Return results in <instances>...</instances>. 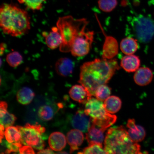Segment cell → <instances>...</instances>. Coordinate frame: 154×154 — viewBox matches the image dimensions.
I'll return each mask as SVG.
<instances>
[{
    "label": "cell",
    "instance_id": "1",
    "mask_svg": "<svg viewBox=\"0 0 154 154\" xmlns=\"http://www.w3.org/2000/svg\"><path fill=\"white\" fill-rule=\"evenodd\" d=\"M120 68L116 59H96L80 67L79 82L92 96H95L98 87L108 82Z\"/></svg>",
    "mask_w": 154,
    "mask_h": 154
},
{
    "label": "cell",
    "instance_id": "2",
    "mask_svg": "<svg viewBox=\"0 0 154 154\" xmlns=\"http://www.w3.org/2000/svg\"><path fill=\"white\" fill-rule=\"evenodd\" d=\"M0 26L5 33L17 37L30 29V17L26 11L17 6L4 4L0 8Z\"/></svg>",
    "mask_w": 154,
    "mask_h": 154
},
{
    "label": "cell",
    "instance_id": "3",
    "mask_svg": "<svg viewBox=\"0 0 154 154\" xmlns=\"http://www.w3.org/2000/svg\"><path fill=\"white\" fill-rule=\"evenodd\" d=\"M107 154H142L140 144L132 141L124 127L109 128L104 141Z\"/></svg>",
    "mask_w": 154,
    "mask_h": 154
},
{
    "label": "cell",
    "instance_id": "4",
    "mask_svg": "<svg viewBox=\"0 0 154 154\" xmlns=\"http://www.w3.org/2000/svg\"><path fill=\"white\" fill-rule=\"evenodd\" d=\"M88 24V21L85 18L75 19L70 15L60 18L57 23L62 38L60 51L63 53L70 52L75 38Z\"/></svg>",
    "mask_w": 154,
    "mask_h": 154
},
{
    "label": "cell",
    "instance_id": "5",
    "mask_svg": "<svg viewBox=\"0 0 154 154\" xmlns=\"http://www.w3.org/2000/svg\"><path fill=\"white\" fill-rule=\"evenodd\" d=\"M85 112L92 119V124L106 130L114 124L117 116L107 112L103 101L91 97L85 104Z\"/></svg>",
    "mask_w": 154,
    "mask_h": 154
},
{
    "label": "cell",
    "instance_id": "6",
    "mask_svg": "<svg viewBox=\"0 0 154 154\" xmlns=\"http://www.w3.org/2000/svg\"><path fill=\"white\" fill-rule=\"evenodd\" d=\"M128 23L134 38L141 43L149 42L154 34V24L149 17L138 15L128 18Z\"/></svg>",
    "mask_w": 154,
    "mask_h": 154
},
{
    "label": "cell",
    "instance_id": "7",
    "mask_svg": "<svg viewBox=\"0 0 154 154\" xmlns=\"http://www.w3.org/2000/svg\"><path fill=\"white\" fill-rule=\"evenodd\" d=\"M17 127L20 131L23 144L31 146L36 150L44 149L45 143L43 138L45 132L44 127L40 125H31L29 123H27L24 127L17 126Z\"/></svg>",
    "mask_w": 154,
    "mask_h": 154
},
{
    "label": "cell",
    "instance_id": "8",
    "mask_svg": "<svg viewBox=\"0 0 154 154\" xmlns=\"http://www.w3.org/2000/svg\"><path fill=\"white\" fill-rule=\"evenodd\" d=\"M86 29H83L73 42L70 52L74 57L84 56L89 53L91 49L94 32L86 31Z\"/></svg>",
    "mask_w": 154,
    "mask_h": 154
},
{
    "label": "cell",
    "instance_id": "9",
    "mask_svg": "<svg viewBox=\"0 0 154 154\" xmlns=\"http://www.w3.org/2000/svg\"><path fill=\"white\" fill-rule=\"evenodd\" d=\"M71 124L73 128L83 132H87L92 124V119L84 110L80 109L72 118Z\"/></svg>",
    "mask_w": 154,
    "mask_h": 154
},
{
    "label": "cell",
    "instance_id": "10",
    "mask_svg": "<svg viewBox=\"0 0 154 154\" xmlns=\"http://www.w3.org/2000/svg\"><path fill=\"white\" fill-rule=\"evenodd\" d=\"M105 35V40L103 44L102 57L109 60L113 59L119 52V44L116 38L111 36Z\"/></svg>",
    "mask_w": 154,
    "mask_h": 154
},
{
    "label": "cell",
    "instance_id": "11",
    "mask_svg": "<svg viewBox=\"0 0 154 154\" xmlns=\"http://www.w3.org/2000/svg\"><path fill=\"white\" fill-rule=\"evenodd\" d=\"M129 136L136 143L141 142L145 138L146 132L143 127L136 124L134 119H129L127 124Z\"/></svg>",
    "mask_w": 154,
    "mask_h": 154
},
{
    "label": "cell",
    "instance_id": "12",
    "mask_svg": "<svg viewBox=\"0 0 154 154\" xmlns=\"http://www.w3.org/2000/svg\"><path fill=\"white\" fill-rule=\"evenodd\" d=\"M43 36L45 38L46 45L51 49L60 47L62 43V38L57 26L53 27L49 33L43 32Z\"/></svg>",
    "mask_w": 154,
    "mask_h": 154
},
{
    "label": "cell",
    "instance_id": "13",
    "mask_svg": "<svg viewBox=\"0 0 154 154\" xmlns=\"http://www.w3.org/2000/svg\"><path fill=\"white\" fill-rule=\"evenodd\" d=\"M69 94L73 100L85 104L92 97L89 92L83 86L78 85L72 86L69 91Z\"/></svg>",
    "mask_w": 154,
    "mask_h": 154
},
{
    "label": "cell",
    "instance_id": "14",
    "mask_svg": "<svg viewBox=\"0 0 154 154\" xmlns=\"http://www.w3.org/2000/svg\"><path fill=\"white\" fill-rule=\"evenodd\" d=\"M152 72L147 67H141L135 72L134 75L135 82L140 86H145L149 84L153 80Z\"/></svg>",
    "mask_w": 154,
    "mask_h": 154
},
{
    "label": "cell",
    "instance_id": "15",
    "mask_svg": "<svg viewBox=\"0 0 154 154\" xmlns=\"http://www.w3.org/2000/svg\"><path fill=\"white\" fill-rule=\"evenodd\" d=\"M66 140L70 146V153H72L78 150L79 147L82 145L84 140V136L82 132L79 130L73 129L67 134Z\"/></svg>",
    "mask_w": 154,
    "mask_h": 154
},
{
    "label": "cell",
    "instance_id": "16",
    "mask_svg": "<svg viewBox=\"0 0 154 154\" xmlns=\"http://www.w3.org/2000/svg\"><path fill=\"white\" fill-rule=\"evenodd\" d=\"M106 130L92 124L86 134V138L89 144H102L104 140V133Z\"/></svg>",
    "mask_w": 154,
    "mask_h": 154
},
{
    "label": "cell",
    "instance_id": "17",
    "mask_svg": "<svg viewBox=\"0 0 154 154\" xmlns=\"http://www.w3.org/2000/svg\"><path fill=\"white\" fill-rule=\"evenodd\" d=\"M140 59L137 56L126 55L121 59L120 66L126 72H132L140 68Z\"/></svg>",
    "mask_w": 154,
    "mask_h": 154
},
{
    "label": "cell",
    "instance_id": "18",
    "mask_svg": "<svg viewBox=\"0 0 154 154\" xmlns=\"http://www.w3.org/2000/svg\"><path fill=\"white\" fill-rule=\"evenodd\" d=\"M74 67L72 61L67 57L60 59L55 65V70L58 74L63 77L68 76L72 74Z\"/></svg>",
    "mask_w": 154,
    "mask_h": 154
},
{
    "label": "cell",
    "instance_id": "19",
    "mask_svg": "<svg viewBox=\"0 0 154 154\" xmlns=\"http://www.w3.org/2000/svg\"><path fill=\"white\" fill-rule=\"evenodd\" d=\"M66 140L64 134L60 132H55L50 135L49 144L50 148L53 151L59 152L66 146Z\"/></svg>",
    "mask_w": 154,
    "mask_h": 154
},
{
    "label": "cell",
    "instance_id": "20",
    "mask_svg": "<svg viewBox=\"0 0 154 154\" xmlns=\"http://www.w3.org/2000/svg\"><path fill=\"white\" fill-rule=\"evenodd\" d=\"M138 41L134 38L128 37L124 38L120 43L121 51L126 55L134 54L138 49Z\"/></svg>",
    "mask_w": 154,
    "mask_h": 154
},
{
    "label": "cell",
    "instance_id": "21",
    "mask_svg": "<svg viewBox=\"0 0 154 154\" xmlns=\"http://www.w3.org/2000/svg\"><path fill=\"white\" fill-rule=\"evenodd\" d=\"M104 105L106 110L111 114H114L120 110L122 101L120 98L115 96H109L105 100Z\"/></svg>",
    "mask_w": 154,
    "mask_h": 154
},
{
    "label": "cell",
    "instance_id": "22",
    "mask_svg": "<svg viewBox=\"0 0 154 154\" xmlns=\"http://www.w3.org/2000/svg\"><path fill=\"white\" fill-rule=\"evenodd\" d=\"M34 96L35 94L31 89L28 87H23L17 92V99L19 103L26 105L31 103Z\"/></svg>",
    "mask_w": 154,
    "mask_h": 154
},
{
    "label": "cell",
    "instance_id": "23",
    "mask_svg": "<svg viewBox=\"0 0 154 154\" xmlns=\"http://www.w3.org/2000/svg\"><path fill=\"white\" fill-rule=\"evenodd\" d=\"M5 136L6 140L9 143L22 142L21 134L17 126H11L6 128Z\"/></svg>",
    "mask_w": 154,
    "mask_h": 154
},
{
    "label": "cell",
    "instance_id": "24",
    "mask_svg": "<svg viewBox=\"0 0 154 154\" xmlns=\"http://www.w3.org/2000/svg\"><path fill=\"white\" fill-rule=\"evenodd\" d=\"M7 109H0V122L5 128L12 126L17 119L14 115L8 112Z\"/></svg>",
    "mask_w": 154,
    "mask_h": 154
},
{
    "label": "cell",
    "instance_id": "25",
    "mask_svg": "<svg viewBox=\"0 0 154 154\" xmlns=\"http://www.w3.org/2000/svg\"><path fill=\"white\" fill-rule=\"evenodd\" d=\"M111 94V88L106 85H102L98 87L96 89L95 96L96 99L102 101H105Z\"/></svg>",
    "mask_w": 154,
    "mask_h": 154
},
{
    "label": "cell",
    "instance_id": "26",
    "mask_svg": "<svg viewBox=\"0 0 154 154\" xmlns=\"http://www.w3.org/2000/svg\"><path fill=\"white\" fill-rule=\"evenodd\" d=\"M23 57L18 52L14 51L8 54L7 56L6 60L11 67H15L19 66L22 62Z\"/></svg>",
    "mask_w": 154,
    "mask_h": 154
},
{
    "label": "cell",
    "instance_id": "27",
    "mask_svg": "<svg viewBox=\"0 0 154 154\" xmlns=\"http://www.w3.org/2000/svg\"><path fill=\"white\" fill-rule=\"evenodd\" d=\"M38 115L42 120L44 121H49L53 118L54 111L50 106L44 105L38 109Z\"/></svg>",
    "mask_w": 154,
    "mask_h": 154
},
{
    "label": "cell",
    "instance_id": "28",
    "mask_svg": "<svg viewBox=\"0 0 154 154\" xmlns=\"http://www.w3.org/2000/svg\"><path fill=\"white\" fill-rule=\"evenodd\" d=\"M117 5V0H99L98 1L100 9L105 12L109 13L112 11Z\"/></svg>",
    "mask_w": 154,
    "mask_h": 154
},
{
    "label": "cell",
    "instance_id": "29",
    "mask_svg": "<svg viewBox=\"0 0 154 154\" xmlns=\"http://www.w3.org/2000/svg\"><path fill=\"white\" fill-rule=\"evenodd\" d=\"M79 154H107L104 149H103L102 144L93 143L89 144L88 147L83 150L82 152Z\"/></svg>",
    "mask_w": 154,
    "mask_h": 154
},
{
    "label": "cell",
    "instance_id": "30",
    "mask_svg": "<svg viewBox=\"0 0 154 154\" xmlns=\"http://www.w3.org/2000/svg\"><path fill=\"white\" fill-rule=\"evenodd\" d=\"M19 3L24 4L29 9L33 11L39 10L43 7L46 0H18Z\"/></svg>",
    "mask_w": 154,
    "mask_h": 154
},
{
    "label": "cell",
    "instance_id": "31",
    "mask_svg": "<svg viewBox=\"0 0 154 154\" xmlns=\"http://www.w3.org/2000/svg\"><path fill=\"white\" fill-rule=\"evenodd\" d=\"M22 142H17V143H9L6 142L5 145L7 148L6 150L5 153L10 154L11 152H19V148L22 146Z\"/></svg>",
    "mask_w": 154,
    "mask_h": 154
},
{
    "label": "cell",
    "instance_id": "32",
    "mask_svg": "<svg viewBox=\"0 0 154 154\" xmlns=\"http://www.w3.org/2000/svg\"><path fill=\"white\" fill-rule=\"evenodd\" d=\"M19 153L20 154H35V152L31 146L28 145L22 146L19 148Z\"/></svg>",
    "mask_w": 154,
    "mask_h": 154
},
{
    "label": "cell",
    "instance_id": "33",
    "mask_svg": "<svg viewBox=\"0 0 154 154\" xmlns=\"http://www.w3.org/2000/svg\"><path fill=\"white\" fill-rule=\"evenodd\" d=\"M53 149H52L51 148L50 149L49 148H48L47 149H42L40 150L37 153L38 154H54Z\"/></svg>",
    "mask_w": 154,
    "mask_h": 154
},
{
    "label": "cell",
    "instance_id": "34",
    "mask_svg": "<svg viewBox=\"0 0 154 154\" xmlns=\"http://www.w3.org/2000/svg\"><path fill=\"white\" fill-rule=\"evenodd\" d=\"M5 127L3 125H0V134H1L0 141H1V143H2V140L5 135Z\"/></svg>",
    "mask_w": 154,
    "mask_h": 154
},
{
    "label": "cell",
    "instance_id": "35",
    "mask_svg": "<svg viewBox=\"0 0 154 154\" xmlns=\"http://www.w3.org/2000/svg\"><path fill=\"white\" fill-rule=\"evenodd\" d=\"M6 48V45L4 43H1V55L3 54L5 51Z\"/></svg>",
    "mask_w": 154,
    "mask_h": 154
},
{
    "label": "cell",
    "instance_id": "36",
    "mask_svg": "<svg viewBox=\"0 0 154 154\" xmlns=\"http://www.w3.org/2000/svg\"><path fill=\"white\" fill-rule=\"evenodd\" d=\"M59 153V154H67V153L66 152H59V153Z\"/></svg>",
    "mask_w": 154,
    "mask_h": 154
}]
</instances>
